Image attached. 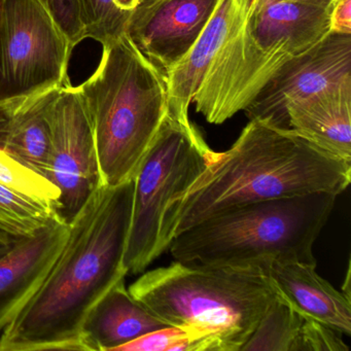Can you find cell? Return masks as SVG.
Here are the masks:
<instances>
[{
  "instance_id": "33",
  "label": "cell",
  "mask_w": 351,
  "mask_h": 351,
  "mask_svg": "<svg viewBox=\"0 0 351 351\" xmlns=\"http://www.w3.org/2000/svg\"><path fill=\"white\" fill-rule=\"evenodd\" d=\"M15 238H11L10 236L5 235L3 232H0V242H5V243H9V242L13 241Z\"/></svg>"
},
{
  "instance_id": "3",
  "label": "cell",
  "mask_w": 351,
  "mask_h": 351,
  "mask_svg": "<svg viewBox=\"0 0 351 351\" xmlns=\"http://www.w3.org/2000/svg\"><path fill=\"white\" fill-rule=\"evenodd\" d=\"M129 293L167 326L200 337L202 351H241L276 295L264 265L171 263Z\"/></svg>"
},
{
  "instance_id": "21",
  "label": "cell",
  "mask_w": 351,
  "mask_h": 351,
  "mask_svg": "<svg viewBox=\"0 0 351 351\" xmlns=\"http://www.w3.org/2000/svg\"><path fill=\"white\" fill-rule=\"evenodd\" d=\"M0 184L34 199L60 215V191L48 178L34 171L0 149Z\"/></svg>"
},
{
  "instance_id": "29",
  "label": "cell",
  "mask_w": 351,
  "mask_h": 351,
  "mask_svg": "<svg viewBox=\"0 0 351 351\" xmlns=\"http://www.w3.org/2000/svg\"><path fill=\"white\" fill-rule=\"evenodd\" d=\"M343 293H344L348 299H350V268H349V266L348 270H347L345 282L343 283Z\"/></svg>"
},
{
  "instance_id": "4",
  "label": "cell",
  "mask_w": 351,
  "mask_h": 351,
  "mask_svg": "<svg viewBox=\"0 0 351 351\" xmlns=\"http://www.w3.org/2000/svg\"><path fill=\"white\" fill-rule=\"evenodd\" d=\"M93 75L79 86L93 125L104 186L134 180L164 119V73L126 34L104 45Z\"/></svg>"
},
{
  "instance_id": "18",
  "label": "cell",
  "mask_w": 351,
  "mask_h": 351,
  "mask_svg": "<svg viewBox=\"0 0 351 351\" xmlns=\"http://www.w3.org/2000/svg\"><path fill=\"white\" fill-rule=\"evenodd\" d=\"M61 89L27 98L16 112L5 141L8 154L46 178L52 143L51 112Z\"/></svg>"
},
{
  "instance_id": "20",
  "label": "cell",
  "mask_w": 351,
  "mask_h": 351,
  "mask_svg": "<svg viewBox=\"0 0 351 351\" xmlns=\"http://www.w3.org/2000/svg\"><path fill=\"white\" fill-rule=\"evenodd\" d=\"M57 219H63L57 211L0 184V232L5 235L28 237Z\"/></svg>"
},
{
  "instance_id": "10",
  "label": "cell",
  "mask_w": 351,
  "mask_h": 351,
  "mask_svg": "<svg viewBox=\"0 0 351 351\" xmlns=\"http://www.w3.org/2000/svg\"><path fill=\"white\" fill-rule=\"evenodd\" d=\"M347 80H351V34L330 32L315 46L287 61L246 108V114L250 120L258 119L289 129V104Z\"/></svg>"
},
{
  "instance_id": "28",
  "label": "cell",
  "mask_w": 351,
  "mask_h": 351,
  "mask_svg": "<svg viewBox=\"0 0 351 351\" xmlns=\"http://www.w3.org/2000/svg\"><path fill=\"white\" fill-rule=\"evenodd\" d=\"M141 1V0H114L117 8L120 10L121 13L128 18H130L131 14L136 9Z\"/></svg>"
},
{
  "instance_id": "16",
  "label": "cell",
  "mask_w": 351,
  "mask_h": 351,
  "mask_svg": "<svg viewBox=\"0 0 351 351\" xmlns=\"http://www.w3.org/2000/svg\"><path fill=\"white\" fill-rule=\"evenodd\" d=\"M167 324L137 301L121 279L96 303L82 326L87 351H116Z\"/></svg>"
},
{
  "instance_id": "31",
  "label": "cell",
  "mask_w": 351,
  "mask_h": 351,
  "mask_svg": "<svg viewBox=\"0 0 351 351\" xmlns=\"http://www.w3.org/2000/svg\"><path fill=\"white\" fill-rule=\"evenodd\" d=\"M304 3H318V5H330L334 0H299Z\"/></svg>"
},
{
  "instance_id": "9",
  "label": "cell",
  "mask_w": 351,
  "mask_h": 351,
  "mask_svg": "<svg viewBox=\"0 0 351 351\" xmlns=\"http://www.w3.org/2000/svg\"><path fill=\"white\" fill-rule=\"evenodd\" d=\"M291 57L285 51L265 50L258 46L245 21L205 73L193 97L196 112L215 125L245 112Z\"/></svg>"
},
{
  "instance_id": "30",
  "label": "cell",
  "mask_w": 351,
  "mask_h": 351,
  "mask_svg": "<svg viewBox=\"0 0 351 351\" xmlns=\"http://www.w3.org/2000/svg\"><path fill=\"white\" fill-rule=\"evenodd\" d=\"M15 240V239H14ZM13 241L9 242V243H5V242H0V258L1 256H5L10 250H11L12 245L14 243Z\"/></svg>"
},
{
  "instance_id": "1",
  "label": "cell",
  "mask_w": 351,
  "mask_h": 351,
  "mask_svg": "<svg viewBox=\"0 0 351 351\" xmlns=\"http://www.w3.org/2000/svg\"><path fill=\"white\" fill-rule=\"evenodd\" d=\"M134 180L102 186L69 221L64 246L40 289L0 335V351H87L88 313L128 274L124 254Z\"/></svg>"
},
{
  "instance_id": "17",
  "label": "cell",
  "mask_w": 351,
  "mask_h": 351,
  "mask_svg": "<svg viewBox=\"0 0 351 351\" xmlns=\"http://www.w3.org/2000/svg\"><path fill=\"white\" fill-rule=\"evenodd\" d=\"M289 128L351 162V80L289 104Z\"/></svg>"
},
{
  "instance_id": "7",
  "label": "cell",
  "mask_w": 351,
  "mask_h": 351,
  "mask_svg": "<svg viewBox=\"0 0 351 351\" xmlns=\"http://www.w3.org/2000/svg\"><path fill=\"white\" fill-rule=\"evenodd\" d=\"M73 48L38 0H5L0 34V100L38 95L69 82Z\"/></svg>"
},
{
  "instance_id": "8",
  "label": "cell",
  "mask_w": 351,
  "mask_h": 351,
  "mask_svg": "<svg viewBox=\"0 0 351 351\" xmlns=\"http://www.w3.org/2000/svg\"><path fill=\"white\" fill-rule=\"evenodd\" d=\"M51 121L47 178L60 191V215L69 223L104 186L91 117L79 87H62Z\"/></svg>"
},
{
  "instance_id": "12",
  "label": "cell",
  "mask_w": 351,
  "mask_h": 351,
  "mask_svg": "<svg viewBox=\"0 0 351 351\" xmlns=\"http://www.w3.org/2000/svg\"><path fill=\"white\" fill-rule=\"evenodd\" d=\"M69 233V223L57 219L34 235L14 240L0 258V334L40 289Z\"/></svg>"
},
{
  "instance_id": "24",
  "label": "cell",
  "mask_w": 351,
  "mask_h": 351,
  "mask_svg": "<svg viewBox=\"0 0 351 351\" xmlns=\"http://www.w3.org/2000/svg\"><path fill=\"white\" fill-rule=\"evenodd\" d=\"M339 334L326 324L304 315L295 351H347Z\"/></svg>"
},
{
  "instance_id": "19",
  "label": "cell",
  "mask_w": 351,
  "mask_h": 351,
  "mask_svg": "<svg viewBox=\"0 0 351 351\" xmlns=\"http://www.w3.org/2000/svg\"><path fill=\"white\" fill-rule=\"evenodd\" d=\"M303 318L276 293L241 351H295Z\"/></svg>"
},
{
  "instance_id": "26",
  "label": "cell",
  "mask_w": 351,
  "mask_h": 351,
  "mask_svg": "<svg viewBox=\"0 0 351 351\" xmlns=\"http://www.w3.org/2000/svg\"><path fill=\"white\" fill-rule=\"evenodd\" d=\"M330 32L351 34V0H334L330 7Z\"/></svg>"
},
{
  "instance_id": "25",
  "label": "cell",
  "mask_w": 351,
  "mask_h": 351,
  "mask_svg": "<svg viewBox=\"0 0 351 351\" xmlns=\"http://www.w3.org/2000/svg\"><path fill=\"white\" fill-rule=\"evenodd\" d=\"M75 48L86 40L80 0H38Z\"/></svg>"
},
{
  "instance_id": "2",
  "label": "cell",
  "mask_w": 351,
  "mask_h": 351,
  "mask_svg": "<svg viewBox=\"0 0 351 351\" xmlns=\"http://www.w3.org/2000/svg\"><path fill=\"white\" fill-rule=\"evenodd\" d=\"M351 162L318 147L291 129L252 119L228 151L215 158L190 186L168 203L161 250L192 226L238 205L314 193L342 194Z\"/></svg>"
},
{
  "instance_id": "23",
  "label": "cell",
  "mask_w": 351,
  "mask_h": 351,
  "mask_svg": "<svg viewBox=\"0 0 351 351\" xmlns=\"http://www.w3.org/2000/svg\"><path fill=\"white\" fill-rule=\"evenodd\" d=\"M116 351H202V342L191 330L166 326L126 343Z\"/></svg>"
},
{
  "instance_id": "27",
  "label": "cell",
  "mask_w": 351,
  "mask_h": 351,
  "mask_svg": "<svg viewBox=\"0 0 351 351\" xmlns=\"http://www.w3.org/2000/svg\"><path fill=\"white\" fill-rule=\"evenodd\" d=\"M29 98V97H28ZM27 98L0 100V149H5V141L9 134L10 127L16 112Z\"/></svg>"
},
{
  "instance_id": "13",
  "label": "cell",
  "mask_w": 351,
  "mask_h": 351,
  "mask_svg": "<svg viewBox=\"0 0 351 351\" xmlns=\"http://www.w3.org/2000/svg\"><path fill=\"white\" fill-rule=\"evenodd\" d=\"M254 0H219L190 50L165 75L168 114L189 119V108L215 57L245 23Z\"/></svg>"
},
{
  "instance_id": "6",
  "label": "cell",
  "mask_w": 351,
  "mask_h": 351,
  "mask_svg": "<svg viewBox=\"0 0 351 351\" xmlns=\"http://www.w3.org/2000/svg\"><path fill=\"white\" fill-rule=\"evenodd\" d=\"M215 153L190 118L167 114L134 178L132 221L124 254L128 274L145 272L163 254L162 217L168 203L193 184Z\"/></svg>"
},
{
  "instance_id": "11",
  "label": "cell",
  "mask_w": 351,
  "mask_h": 351,
  "mask_svg": "<svg viewBox=\"0 0 351 351\" xmlns=\"http://www.w3.org/2000/svg\"><path fill=\"white\" fill-rule=\"evenodd\" d=\"M219 0H141L125 34L162 73L190 50Z\"/></svg>"
},
{
  "instance_id": "5",
  "label": "cell",
  "mask_w": 351,
  "mask_h": 351,
  "mask_svg": "<svg viewBox=\"0 0 351 351\" xmlns=\"http://www.w3.org/2000/svg\"><path fill=\"white\" fill-rule=\"evenodd\" d=\"M337 197L314 193L238 205L184 230L168 250L174 260L188 264L239 266L293 261L317 265L314 242Z\"/></svg>"
},
{
  "instance_id": "14",
  "label": "cell",
  "mask_w": 351,
  "mask_h": 351,
  "mask_svg": "<svg viewBox=\"0 0 351 351\" xmlns=\"http://www.w3.org/2000/svg\"><path fill=\"white\" fill-rule=\"evenodd\" d=\"M330 7L299 0H254L246 25L265 50L295 56L330 34Z\"/></svg>"
},
{
  "instance_id": "15",
  "label": "cell",
  "mask_w": 351,
  "mask_h": 351,
  "mask_svg": "<svg viewBox=\"0 0 351 351\" xmlns=\"http://www.w3.org/2000/svg\"><path fill=\"white\" fill-rule=\"evenodd\" d=\"M317 265L270 261L265 271L275 291L303 315L351 335V302L316 272Z\"/></svg>"
},
{
  "instance_id": "32",
  "label": "cell",
  "mask_w": 351,
  "mask_h": 351,
  "mask_svg": "<svg viewBox=\"0 0 351 351\" xmlns=\"http://www.w3.org/2000/svg\"><path fill=\"white\" fill-rule=\"evenodd\" d=\"M3 7H5V0H0V34H1V26H3Z\"/></svg>"
},
{
  "instance_id": "22",
  "label": "cell",
  "mask_w": 351,
  "mask_h": 351,
  "mask_svg": "<svg viewBox=\"0 0 351 351\" xmlns=\"http://www.w3.org/2000/svg\"><path fill=\"white\" fill-rule=\"evenodd\" d=\"M85 38L102 46L126 32L129 18L121 13L114 0H80Z\"/></svg>"
}]
</instances>
